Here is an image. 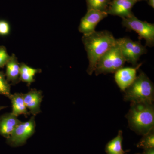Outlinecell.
<instances>
[{
    "instance_id": "603a6c76",
    "label": "cell",
    "mask_w": 154,
    "mask_h": 154,
    "mask_svg": "<svg viewBox=\"0 0 154 154\" xmlns=\"http://www.w3.org/2000/svg\"><path fill=\"white\" fill-rule=\"evenodd\" d=\"M145 1H146L147 2L149 5L152 7L153 8H154V0H145Z\"/></svg>"
},
{
    "instance_id": "ac0fdd59",
    "label": "cell",
    "mask_w": 154,
    "mask_h": 154,
    "mask_svg": "<svg viewBox=\"0 0 154 154\" xmlns=\"http://www.w3.org/2000/svg\"><path fill=\"white\" fill-rule=\"evenodd\" d=\"M137 146L138 148L144 150L154 148V129L143 135V137Z\"/></svg>"
},
{
    "instance_id": "d4e9b609",
    "label": "cell",
    "mask_w": 154,
    "mask_h": 154,
    "mask_svg": "<svg viewBox=\"0 0 154 154\" xmlns=\"http://www.w3.org/2000/svg\"><path fill=\"white\" fill-rule=\"evenodd\" d=\"M124 1H136V2H140V1H143V0H124Z\"/></svg>"
},
{
    "instance_id": "30bf717a",
    "label": "cell",
    "mask_w": 154,
    "mask_h": 154,
    "mask_svg": "<svg viewBox=\"0 0 154 154\" xmlns=\"http://www.w3.org/2000/svg\"><path fill=\"white\" fill-rule=\"evenodd\" d=\"M141 65L139 64L135 68H122L116 72L114 79L121 91L124 92L133 82L137 77V70Z\"/></svg>"
},
{
    "instance_id": "9c48e42d",
    "label": "cell",
    "mask_w": 154,
    "mask_h": 154,
    "mask_svg": "<svg viewBox=\"0 0 154 154\" xmlns=\"http://www.w3.org/2000/svg\"><path fill=\"white\" fill-rule=\"evenodd\" d=\"M137 2L134 1L113 0L110 2L106 13L113 16H118L122 19L129 18L134 15L132 9Z\"/></svg>"
},
{
    "instance_id": "9a60e30c",
    "label": "cell",
    "mask_w": 154,
    "mask_h": 154,
    "mask_svg": "<svg viewBox=\"0 0 154 154\" xmlns=\"http://www.w3.org/2000/svg\"><path fill=\"white\" fill-rule=\"evenodd\" d=\"M123 140L122 131L119 130L115 138L110 141L105 146V150L107 154H126L122 149Z\"/></svg>"
},
{
    "instance_id": "3957f363",
    "label": "cell",
    "mask_w": 154,
    "mask_h": 154,
    "mask_svg": "<svg viewBox=\"0 0 154 154\" xmlns=\"http://www.w3.org/2000/svg\"><path fill=\"white\" fill-rule=\"evenodd\" d=\"M125 92L124 100L131 102H153V83L143 72Z\"/></svg>"
},
{
    "instance_id": "484cf974",
    "label": "cell",
    "mask_w": 154,
    "mask_h": 154,
    "mask_svg": "<svg viewBox=\"0 0 154 154\" xmlns=\"http://www.w3.org/2000/svg\"><path fill=\"white\" fill-rule=\"evenodd\" d=\"M141 154L138 153V154Z\"/></svg>"
},
{
    "instance_id": "d6986e66",
    "label": "cell",
    "mask_w": 154,
    "mask_h": 154,
    "mask_svg": "<svg viewBox=\"0 0 154 154\" xmlns=\"http://www.w3.org/2000/svg\"><path fill=\"white\" fill-rule=\"evenodd\" d=\"M0 94L7 96H11V85L6 79L5 74L0 71Z\"/></svg>"
},
{
    "instance_id": "e0dca14e",
    "label": "cell",
    "mask_w": 154,
    "mask_h": 154,
    "mask_svg": "<svg viewBox=\"0 0 154 154\" xmlns=\"http://www.w3.org/2000/svg\"><path fill=\"white\" fill-rule=\"evenodd\" d=\"M87 10L107 12L110 0H86Z\"/></svg>"
},
{
    "instance_id": "cb8c5ba5",
    "label": "cell",
    "mask_w": 154,
    "mask_h": 154,
    "mask_svg": "<svg viewBox=\"0 0 154 154\" xmlns=\"http://www.w3.org/2000/svg\"><path fill=\"white\" fill-rule=\"evenodd\" d=\"M7 107H6V106H0V111H1V110H3V109H5V108H6Z\"/></svg>"
},
{
    "instance_id": "8fae6325",
    "label": "cell",
    "mask_w": 154,
    "mask_h": 154,
    "mask_svg": "<svg viewBox=\"0 0 154 154\" xmlns=\"http://www.w3.org/2000/svg\"><path fill=\"white\" fill-rule=\"evenodd\" d=\"M22 95L26 107L33 116H35L41 112L40 104L42 101L43 96L41 91L35 89H31L28 93L22 94Z\"/></svg>"
},
{
    "instance_id": "5b68a950",
    "label": "cell",
    "mask_w": 154,
    "mask_h": 154,
    "mask_svg": "<svg viewBox=\"0 0 154 154\" xmlns=\"http://www.w3.org/2000/svg\"><path fill=\"white\" fill-rule=\"evenodd\" d=\"M122 24L127 30H133L139 35L140 39L146 41V46L152 47L154 45V24L142 21L135 17L122 18Z\"/></svg>"
},
{
    "instance_id": "7c38bea8",
    "label": "cell",
    "mask_w": 154,
    "mask_h": 154,
    "mask_svg": "<svg viewBox=\"0 0 154 154\" xmlns=\"http://www.w3.org/2000/svg\"><path fill=\"white\" fill-rule=\"evenodd\" d=\"M22 122L12 113L0 116V135L8 138L17 125Z\"/></svg>"
},
{
    "instance_id": "52a82bcc",
    "label": "cell",
    "mask_w": 154,
    "mask_h": 154,
    "mask_svg": "<svg viewBox=\"0 0 154 154\" xmlns=\"http://www.w3.org/2000/svg\"><path fill=\"white\" fill-rule=\"evenodd\" d=\"M36 122L34 116L28 121L21 122L14 130L8 138L7 139L8 143L14 146L23 145L35 131Z\"/></svg>"
},
{
    "instance_id": "2e32d148",
    "label": "cell",
    "mask_w": 154,
    "mask_h": 154,
    "mask_svg": "<svg viewBox=\"0 0 154 154\" xmlns=\"http://www.w3.org/2000/svg\"><path fill=\"white\" fill-rule=\"evenodd\" d=\"M40 69H35L30 67L25 63L20 64V81L27 83L28 86H30L31 83L35 82L34 77L37 73L41 72Z\"/></svg>"
},
{
    "instance_id": "277c9868",
    "label": "cell",
    "mask_w": 154,
    "mask_h": 154,
    "mask_svg": "<svg viewBox=\"0 0 154 154\" xmlns=\"http://www.w3.org/2000/svg\"><path fill=\"white\" fill-rule=\"evenodd\" d=\"M126 62L117 43L99 59L95 69L96 76L113 73L122 68Z\"/></svg>"
},
{
    "instance_id": "ba28073f",
    "label": "cell",
    "mask_w": 154,
    "mask_h": 154,
    "mask_svg": "<svg viewBox=\"0 0 154 154\" xmlns=\"http://www.w3.org/2000/svg\"><path fill=\"white\" fill-rule=\"evenodd\" d=\"M107 13L95 10H89L81 19L79 30L83 35L95 32V28L100 21L107 17Z\"/></svg>"
},
{
    "instance_id": "5bb4252c",
    "label": "cell",
    "mask_w": 154,
    "mask_h": 154,
    "mask_svg": "<svg viewBox=\"0 0 154 154\" xmlns=\"http://www.w3.org/2000/svg\"><path fill=\"white\" fill-rule=\"evenodd\" d=\"M9 98L11 99L12 103V113L13 114L17 117L22 114L25 115L26 117L30 115V112L28 111V108L25 105L22 93L11 94Z\"/></svg>"
},
{
    "instance_id": "8992f818",
    "label": "cell",
    "mask_w": 154,
    "mask_h": 154,
    "mask_svg": "<svg viewBox=\"0 0 154 154\" xmlns=\"http://www.w3.org/2000/svg\"><path fill=\"white\" fill-rule=\"evenodd\" d=\"M116 43L126 62L133 66H137L140 57L147 52L146 46L141 44L140 41H133L128 37L116 39Z\"/></svg>"
},
{
    "instance_id": "4fadbf2b",
    "label": "cell",
    "mask_w": 154,
    "mask_h": 154,
    "mask_svg": "<svg viewBox=\"0 0 154 154\" xmlns=\"http://www.w3.org/2000/svg\"><path fill=\"white\" fill-rule=\"evenodd\" d=\"M5 76L7 81L11 82L13 85L18 84L20 82V64L14 54L11 56V58L6 65Z\"/></svg>"
},
{
    "instance_id": "44dd1931",
    "label": "cell",
    "mask_w": 154,
    "mask_h": 154,
    "mask_svg": "<svg viewBox=\"0 0 154 154\" xmlns=\"http://www.w3.org/2000/svg\"><path fill=\"white\" fill-rule=\"evenodd\" d=\"M10 31V27L8 23L5 21H0V34L6 35L8 34Z\"/></svg>"
},
{
    "instance_id": "6da1fadb",
    "label": "cell",
    "mask_w": 154,
    "mask_h": 154,
    "mask_svg": "<svg viewBox=\"0 0 154 154\" xmlns=\"http://www.w3.org/2000/svg\"><path fill=\"white\" fill-rule=\"evenodd\" d=\"M82 41L89 60L87 73L91 75L99 59L116 44V39L109 31L103 30L95 31L88 35H83Z\"/></svg>"
},
{
    "instance_id": "ffe728a7",
    "label": "cell",
    "mask_w": 154,
    "mask_h": 154,
    "mask_svg": "<svg viewBox=\"0 0 154 154\" xmlns=\"http://www.w3.org/2000/svg\"><path fill=\"white\" fill-rule=\"evenodd\" d=\"M11 58L7 51L6 48L0 46V69L3 68L8 63Z\"/></svg>"
},
{
    "instance_id": "7a4b0ae2",
    "label": "cell",
    "mask_w": 154,
    "mask_h": 154,
    "mask_svg": "<svg viewBox=\"0 0 154 154\" xmlns=\"http://www.w3.org/2000/svg\"><path fill=\"white\" fill-rule=\"evenodd\" d=\"M126 114L131 129L139 135L146 134L154 128V107L152 102H131Z\"/></svg>"
},
{
    "instance_id": "7402d4cb",
    "label": "cell",
    "mask_w": 154,
    "mask_h": 154,
    "mask_svg": "<svg viewBox=\"0 0 154 154\" xmlns=\"http://www.w3.org/2000/svg\"><path fill=\"white\" fill-rule=\"evenodd\" d=\"M141 154H154V148L145 149L143 153Z\"/></svg>"
}]
</instances>
